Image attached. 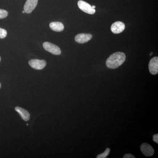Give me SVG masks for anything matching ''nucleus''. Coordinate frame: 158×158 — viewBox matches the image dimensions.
I'll use <instances>...</instances> for the list:
<instances>
[{
	"label": "nucleus",
	"mask_w": 158,
	"mask_h": 158,
	"mask_svg": "<svg viewBox=\"0 0 158 158\" xmlns=\"http://www.w3.org/2000/svg\"><path fill=\"white\" fill-rule=\"evenodd\" d=\"M126 56L124 53L117 52L111 55L106 62V65L108 68L115 69L118 68L125 61Z\"/></svg>",
	"instance_id": "nucleus-1"
},
{
	"label": "nucleus",
	"mask_w": 158,
	"mask_h": 158,
	"mask_svg": "<svg viewBox=\"0 0 158 158\" xmlns=\"http://www.w3.org/2000/svg\"><path fill=\"white\" fill-rule=\"evenodd\" d=\"M44 48L48 52L54 55H59L61 53V51L58 46L53 44L51 43L45 42L44 43Z\"/></svg>",
	"instance_id": "nucleus-2"
},
{
	"label": "nucleus",
	"mask_w": 158,
	"mask_h": 158,
	"mask_svg": "<svg viewBox=\"0 0 158 158\" xmlns=\"http://www.w3.org/2000/svg\"><path fill=\"white\" fill-rule=\"evenodd\" d=\"M78 6L80 9L89 14H94L95 12V9H93L90 4L84 1L80 0L78 2Z\"/></svg>",
	"instance_id": "nucleus-3"
},
{
	"label": "nucleus",
	"mask_w": 158,
	"mask_h": 158,
	"mask_svg": "<svg viewBox=\"0 0 158 158\" xmlns=\"http://www.w3.org/2000/svg\"><path fill=\"white\" fill-rule=\"evenodd\" d=\"M29 64L30 66L34 69L40 70L45 67L47 62L44 60L31 59L29 61Z\"/></svg>",
	"instance_id": "nucleus-4"
},
{
	"label": "nucleus",
	"mask_w": 158,
	"mask_h": 158,
	"mask_svg": "<svg viewBox=\"0 0 158 158\" xmlns=\"http://www.w3.org/2000/svg\"><path fill=\"white\" fill-rule=\"evenodd\" d=\"M140 149L141 152L145 156H152L154 154V149L151 145L147 143H144L141 144Z\"/></svg>",
	"instance_id": "nucleus-5"
},
{
	"label": "nucleus",
	"mask_w": 158,
	"mask_h": 158,
	"mask_svg": "<svg viewBox=\"0 0 158 158\" xmlns=\"http://www.w3.org/2000/svg\"><path fill=\"white\" fill-rule=\"evenodd\" d=\"M38 1V0H27L24 6V11L25 13H31L37 6Z\"/></svg>",
	"instance_id": "nucleus-6"
},
{
	"label": "nucleus",
	"mask_w": 158,
	"mask_h": 158,
	"mask_svg": "<svg viewBox=\"0 0 158 158\" xmlns=\"http://www.w3.org/2000/svg\"><path fill=\"white\" fill-rule=\"evenodd\" d=\"M150 73L152 75L158 73V57H155L151 59L148 64Z\"/></svg>",
	"instance_id": "nucleus-7"
},
{
	"label": "nucleus",
	"mask_w": 158,
	"mask_h": 158,
	"mask_svg": "<svg viewBox=\"0 0 158 158\" xmlns=\"http://www.w3.org/2000/svg\"><path fill=\"white\" fill-rule=\"evenodd\" d=\"M125 26L124 23L122 22L117 21L113 23L111 27V30L115 34H119L124 31Z\"/></svg>",
	"instance_id": "nucleus-8"
},
{
	"label": "nucleus",
	"mask_w": 158,
	"mask_h": 158,
	"mask_svg": "<svg viewBox=\"0 0 158 158\" xmlns=\"http://www.w3.org/2000/svg\"><path fill=\"white\" fill-rule=\"evenodd\" d=\"M92 37V35L90 34H80L76 36L75 40L79 43L83 44L88 42Z\"/></svg>",
	"instance_id": "nucleus-9"
},
{
	"label": "nucleus",
	"mask_w": 158,
	"mask_h": 158,
	"mask_svg": "<svg viewBox=\"0 0 158 158\" xmlns=\"http://www.w3.org/2000/svg\"><path fill=\"white\" fill-rule=\"evenodd\" d=\"M15 110L19 113L21 118L24 121H28L30 118V114L27 110L20 107L16 106L15 107Z\"/></svg>",
	"instance_id": "nucleus-10"
},
{
	"label": "nucleus",
	"mask_w": 158,
	"mask_h": 158,
	"mask_svg": "<svg viewBox=\"0 0 158 158\" xmlns=\"http://www.w3.org/2000/svg\"><path fill=\"white\" fill-rule=\"evenodd\" d=\"M49 26L52 30L56 32H61L64 29V25L62 23L59 22L51 23Z\"/></svg>",
	"instance_id": "nucleus-11"
},
{
	"label": "nucleus",
	"mask_w": 158,
	"mask_h": 158,
	"mask_svg": "<svg viewBox=\"0 0 158 158\" xmlns=\"http://www.w3.org/2000/svg\"><path fill=\"white\" fill-rule=\"evenodd\" d=\"M110 148H107L106 149L105 151L102 153L96 156L97 158H106L110 154Z\"/></svg>",
	"instance_id": "nucleus-12"
},
{
	"label": "nucleus",
	"mask_w": 158,
	"mask_h": 158,
	"mask_svg": "<svg viewBox=\"0 0 158 158\" xmlns=\"http://www.w3.org/2000/svg\"><path fill=\"white\" fill-rule=\"evenodd\" d=\"M8 15V11L4 9H0V19L5 18Z\"/></svg>",
	"instance_id": "nucleus-13"
},
{
	"label": "nucleus",
	"mask_w": 158,
	"mask_h": 158,
	"mask_svg": "<svg viewBox=\"0 0 158 158\" xmlns=\"http://www.w3.org/2000/svg\"><path fill=\"white\" fill-rule=\"evenodd\" d=\"M7 35V32L5 29L0 28V38L4 39Z\"/></svg>",
	"instance_id": "nucleus-14"
},
{
	"label": "nucleus",
	"mask_w": 158,
	"mask_h": 158,
	"mask_svg": "<svg viewBox=\"0 0 158 158\" xmlns=\"http://www.w3.org/2000/svg\"><path fill=\"white\" fill-rule=\"evenodd\" d=\"M153 140L156 144H158V135L157 134H155L153 136Z\"/></svg>",
	"instance_id": "nucleus-15"
},
{
	"label": "nucleus",
	"mask_w": 158,
	"mask_h": 158,
	"mask_svg": "<svg viewBox=\"0 0 158 158\" xmlns=\"http://www.w3.org/2000/svg\"><path fill=\"white\" fill-rule=\"evenodd\" d=\"M123 158H135V157L131 154H126L123 156Z\"/></svg>",
	"instance_id": "nucleus-16"
},
{
	"label": "nucleus",
	"mask_w": 158,
	"mask_h": 158,
	"mask_svg": "<svg viewBox=\"0 0 158 158\" xmlns=\"http://www.w3.org/2000/svg\"><path fill=\"white\" fill-rule=\"evenodd\" d=\"M92 8H93V9H95V8H96V7H95V6H92Z\"/></svg>",
	"instance_id": "nucleus-17"
},
{
	"label": "nucleus",
	"mask_w": 158,
	"mask_h": 158,
	"mask_svg": "<svg viewBox=\"0 0 158 158\" xmlns=\"http://www.w3.org/2000/svg\"><path fill=\"white\" fill-rule=\"evenodd\" d=\"M22 12H23V13H25V11H24V10H23V11H22Z\"/></svg>",
	"instance_id": "nucleus-18"
},
{
	"label": "nucleus",
	"mask_w": 158,
	"mask_h": 158,
	"mask_svg": "<svg viewBox=\"0 0 158 158\" xmlns=\"http://www.w3.org/2000/svg\"><path fill=\"white\" fill-rule=\"evenodd\" d=\"M1 88V84L0 83V88Z\"/></svg>",
	"instance_id": "nucleus-19"
},
{
	"label": "nucleus",
	"mask_w": 158,
	"mask_h": 158,
	"mask_svg": "<svg viewBox=\"0 0 158 158\" xmlns=\"http://www.w3.org/2000/svg\"><path fill=\"white\" fill-rule=\"evenodd\" d=\"M1 57H0V61H1Z\"/></svg>",
	"instance_id": "nucleus-20"
}]
</instances>
